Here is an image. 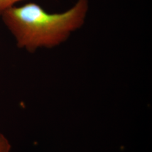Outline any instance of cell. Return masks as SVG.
Segmentation results:
<instances>
[{
	"label": "cell",
	"instance_id": "obj_1",
	"mask_svg": "<svg viewBox=\"0 0 152 152\" xmlns=\"http://www.w3.org/2000/svg\"><path fill=\"white\" fill-rule=\"evenodd\" d=\"M88 10V0H77L67 11L53 14L37 4L29 3L12 6L1 15L15 38L18 47L34 53L39 49H51L64 43L83 26Z\"/></svg>",
	"mask_w": 152,
	"mask_h": 152
},
{
	"label": "cell",
	"instance_id": "obj_2",
	"mask_svg": "<svg viewBox=\"0 0 152 152\" xmlns=\"http://www.w3.org/2000/svg\"><path fill=\"white\" fill-rule=\"evenodd\" d=\"M11 146L8 139L0 132V152H11Z\"/></svg>",
	"mask_w": 152,
	"mask_h": 152
},
{
	"label": "cell",
	"instance_id": "obj_3",
	"mask_svg": "<svg viewBox=\"0 0 152 152\" xmlns=\"http://www.w3.org/2000/svg\"><path fill=\"white\" fill-rule=\"evenodd\" d=\"M22 0H0V15L6 9L14 6V5Z\"/></svg>",
	"mask_w": 152,
	"mask_h": 152
}]
</instances>
